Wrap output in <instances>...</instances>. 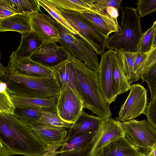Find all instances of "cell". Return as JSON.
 <instances>
[{
    "mask_svg": "<svg viewBox=\"0 0 156 156\" xmlns=\"http://www.w3.org/2000/svg\"><path fill=\"white\" fill-rule=\"evenodd\" d=\"M0 142L13 155L39 156L46 147L28 125L14 115L3 113H0Z\"/></svg>",
    "mask_w": 156,
    "mask_h": 156,
    "instance_id": "obj_1",
    "label": "cell"
},
{
    "mask_svg": "<svg viewBox=\"0 0 156 156\" xmlns=\"http://www.w3.org/2000/svg\"><path fill=\"white\" fill-rule=\"evenodd\" d=\"M0 80L5 83L10 94L19 97L45 98L60 94V90L54 77H32L11 73L1 63Z\"/></svg>",
    "mask_w": 156,
    "mask_h": 156,
    "instance_id": "obj_2",
    "label": "cell"
},
{
    "mask_svg": "<svg viewBox=\"0 0 156 156\" xmlns=\"http://www.w3.org/2000/svg\"><path fill=\"white\" fill-rule=\"evenodd\" d=\"M75 64L84 100L83 108L89 109L103 120L110 118L112 113L110 105L102 94L97 72L90 69L76 58Z\"/></svg>",
    "mask_w": 156,
    "mask_h": 156,
    "instance_id": "obj_3",
    "label": "cell"
},
{
    "mask_svg": "<svg viewBox=\"0 0 156 156\" xmlns=\"http://www.w3.org/2000/svg\"><path fill=\"white\" fill-rule=\"evenodd\" d=\"M121 21L117 31L108 37L105 48L108 50L137 52L138 45L143 34L140 19L136 9L121 6Z\"/></svg>",
    "mask_w": 156,
    "mask_h": 156,
    "instance_id": "obj_4",
    "label": "cell"
},
{
    "mask_svg": "<svg viewBox=\"0 0 156 156\" xmlns=\"http://www.w3.org/2000/svg\"><path fill=\"white\" fill-rule=\"evenodd\" d=\"M57 9L60 14L77 31L78 35L87 42L96 54L105 53L108 39L82 14L75 11Z\"/></svg>",
    "mask_w": 156,
    "mask_h": 156,
    "instance_id": "obj_5",
    "label": "cell"
},
{
    "mask_svg": "<svg viewBox=\"0 0 156 156\" xmlns=\"http://www.w3.org/2000/svg\"><path fill=\"white\" fill-rule=\"evenodd\" d=\"M54 21L60 36L58 42L72 56L83 62L90 69L97 71L100 63L92 48L78 35L71 33L55 20Z\"/></svg>",
    "mask_w": 156,
    "mask_h": 156,
    "instance_id": "obj_6",
    "label": "cell"
},
{
    "mask_svg": "<svg viewBox=\"0 0 156 156\" xmlns=\"http://www.w3.org/2000/svg\"><path fill=\"white\" fill-rule=\"evenodd\" d=\"M122 123L124 137L133 145L151 151L156 144V128L147 120L133 119Z\"/></svg>",
    "mask_w": 156,
    "mask_h": 156,
    "instance_id": "obj_7",
    "label": "cell"
},
{
    "mask_svg": "<svg viewBox=\"0 0 156 156\" xmlns=\"http://www.w3.org/2000/svg\"><path fill=\"white\" fill-rule=\"evenodd\" d=\"M129 90L116 118L121 122L145 114L147 108V90L144 87L139 83L133 84L130 85Z\"/></svg>",
    "mask_w": 156,
    "mask_h": 156,
    "instance_id": "obj_8",
    "label": "cell"
},
{
    "mask_svg": "<svg viewBox=\"0 0 156 156\" xmlns=\"http://www.w3.org/2000/svg\"><path fill=\"white\" fill-rule=\"evenodd\" d=\"M60 90L56 106L58 114L64 121L74 123L84 108L83 104L68 86L64 85Z\"/></svg>",
    "mask_w": 156,
    "mask_h": 156,
    "instance_id": "obj_9",
    "label": "cell"
},
{
    "mask_svg": "<svg viewBox=\"0 0 156 156\" xmlns=\"http://www.w3.org/2000/svg\"><path fill=\"white\" fill-rule=\"evenodd\" d=\"M72 56L64 47L55 42H44L42 46L30 57L33 60L51 69Z\"/></svg>",
    "mask_w": 156,
    "mask_h": 156,
    "instance_id": "obj_10",
    "label": "cell"
},
{
    "mask_svg": "<svg viewBox=\"0 0 156 156\" xmlns=\"http://www.w3.org/2000/svg\"><path fill=\"white\" fill-rule=\"evenodd\" d=\"M115 50H108L101 55L97 71L100 85L102 95L109 105L115 102L113 86V70Z\"/></svg>",
    "mask_w": 156,
    "mask_h": 156,
    "instance_id": "obj_11",
    "label": "cell"
},
{
    "mask_svg": "<svg viewBox=\"0 0 156 156\" xmlns=\"http://www.w3.org/2000/svg\"><path fill=\"white\" fill-rule=\"evenodd\" d=\"M125 137L122 122L112 118L103 120L94 136L95 143L91 153L95 156L101 149L115 140Z\"/></svg>",
    "mask_w": 156,
    "mask_h": 156,
    "instance_id": "obj_12",
    "label": "cell"
},
{
    "mask_svg": "<svg viewBox=\"0 0 156 156\" xmlns=\"http://www.w3.org/2000/svg\"><path fill=\"white\" fill-rule=\"evenodd\" d=\"M75 59V57L72 56L69 59L51 69L53 71L54 78L60 89L64 85L68 86L84 105L76 69Z\"/></svg>",
    "mask_w": 156,
    "mask_h": 156,
    "instance_id": "obj_13",
    "label": "cell"
},
{
    "mask_svg": "<svg viewBox=\"0 0 156 156\" xmlns=\"http://www.w3.org/2000/svg\"><path fill=\"white\" fill-rule=\"evenodd\" d=\"M7 66L11 73L35 77H53L52 69L45 67L30 58H20L12 53L9 56Z\"/></svg>",
    "mask_w": 156,
    "mask_h": 156,
    "instance_id": "obj_14",
    "label": "cell"
},
{
    "mask_svg": "<svg viewBox=\"0 0 156 156\" xmlns=\"http://www.w3.org/2000/svg\"><path fill=\"white\" fill-rule=\"evenodd\" d=\"M32 30L44 42H58L60 39L54 20L43 13L29 15Z\"/></svg>",
    "mask_w": 156,
    "mask_h": 156,
    "instance_id": "obj_15",
    "label": "cell"
},
{
    "mask_svg": "<svg viewBox=\"0 0 156 156\" xmlns=\"http://www.w3.org/2000/svg\"><path fill=\"white\" fill-rule=\"evenodd\" d=\"M28 126L46 147L59 144L63 145L67 138L68 131L64 127L44 126L39 123Z\"/></svg>",
    "mask_w": 156,
    "mask_h": 156,
    "instance_id": "obj_16",
    "label": "cell"
},
{
    "mask_svg": "<svg viewBox=\"0 0 156 156\" xmlns=\"http://www.w3.org/2000/svg\"><path fill=\"white\" fill-rule=\"evenodd\" d=\"M140 149L125 137L118 139L103 147L95 156H146Z\"/></svg>",
    "mask_w": 156,
    "mask_h": 156,
    "instance_id": "obj_17",
    "label": "cell"
},
{
    "mask_svg": "<svg viewBox=\"0 0 156 156\" xmlns=\"http://www.w3.org/2000/svg\"><path fill=\"white\" fill-rule=\"evenodd\" d=\"M130 85L125 74L124 56L121 50H115L113 70V86L115 96L129 90Z\"/></svg>",
    "mask_w": 156,
    "mask_h": 156,
    "instance_id": "obj_18",
    "label": "cell"
},
{
    "mask_svg": "<svg viewBox=\"0 0 156 156\" xmlns=\"http://www.w3.org/2000/svg\"><path fill=\"white\" fill-rule=\"evenodd\" d=\"M58 9L75 11L99 14L107 13L100 9L95 0H49Z\"/></svg>",
    "mask_w": 156,
    "mask_h": 156,
    "instance_id": "obj_19",
    "label": "cell"
},
{
    "mask_svg": "<svg viewBox=\"0 0 156 156\" xmlns=\"http://www.w3.org/2000/svg\"><path fill=\"white\" fill-rule=\"evenodd\" d=\"M103 120L99 116L88 114L83 110L80 116L69 129L66 138L81 133L97 132Z\"/></svg>",
    "mask_w": 156,
    "mask_h": 156,
    "instance_id": "obj_20",
    "label": "cell"
},
{
    "mask_svg": "<svg viewBox=\"0 0 156 156\" xmlns=\"http://www.w3.org/2000/svg\"><path fill=\"white\" fill-rule=\"evenodd\" d=\"M14 31L22 34L33 32L29 15L19 14L0 19V31Z\"/></svg>",
    "mask_w": 156,
    "mask_h": 156,
    "instance_id": "obj_21",
    "label": "cell"
},
{
    "mask_svg": "<svg viewBox=\"0 0 156 156\" xmlns=\"http://www.w3.org/2000/svg\"><path fill=\"white\" fill-rule=\"evenodd\" d=\"M108 39L109 35L112 33L118 31L119 25L117 19L113 18L107 13L99 14L87 13H81Z\"/></svg>",
    "mask_w": 156,
    "mask_h": 156,
    "instance_id": "obj_22",
    "label": "cell"
},
{
    "mask_svg": "<svg viewBox=\"0 0 156 156\" xmlns=\"http://www.w3.org/2000/svg\"><path fill=\"white\" fill-rule=\"evenodd\" d=\"M59 94L45 98H27L10 94L16 107H35L44 109L56 108Z\"/></svg>",
    "mask_w": 156,
    "mask_h": 156,
    "instance_id": "obj_23",
    "label": "cell"
},
{
    "mask_svg": "<svg viewBox=\"0 0 156 156\" xmlns=\"http://www.w3.org/2000/svg\"><path fill=\"white\" fill-rule=\"evenodd\" d=\"M44 41L35 33L30 32L22 34L20 43L12 53L20 58H30L43 44Z\"/></svg>",
    "mask_w": 156,
    "mask_h": 156,
    "instance_id": "obj_24",
    "label": "cell"
},
{
    "mask_svg": "<svg viewBox=\"0 0 156 156\" xmlns=\"http://www.w3.org/2000/svg\"><path fill=\"white\" fill-rule=\"evenodd\" d=\"M43 111L57 112V108L44 109L35 107H16L14 115L29 126L37 123Z\"/></svg>",
    "mask_w": 156,
    "mask_h": 156,
    "instance_id": "obj_25",
    "label": "cell"
},
{
    "mask_svg": "<svg viewBox=\"0 0 156 156\" xmlns=\"http://www.w3.org/2000/svg\"><path fill=\"white\" fill-rule=\"evenodd\" d=\"M96 132H84L66 138L63 146L57 150L58 153L74 151L82 148L92 140Z\"/></svg>",
    "mask_w": 156,
    "mask_h": 156,
    "instance_id": "obj_26",
    "label": "cell"
},
{
    "mask_svg": "<svg viewBox=\"0 0 156 156\" xmlns=\"http://www.w3.org/2000/svg\"><path fill=\"white\" fill-rule=\"evenodd\" d=\"M3 2L23 14L29 15L40 11L38 0H1Z\"/></svg>",
    "mask_w": 156,
    "mask_h": 156,
    "instance_id": "obj_27",
    "label": "cell"
},
{
    "mask_svg": "<svg viewBox=\"0 0 156 156\" xmlns=\"http://www.w3.org/2000/svg\"><path fill=\"white\" fill-rule=\"evenodd\" d=\"M37 123L44 126L62 127L69 129L73 124L63 120L59 116L57 112L51 111H43Z\"/></svg>",
    "mask_w": 156,
    "mask_h": 156,
    "instance_id": "obj_28",
    "label": "cell"
},
{
    "mask_svg": "<svg viewBox=\"0 0 156 156\" xmlns=\"http://www.w3.org/2000/svg\"><path fill=\"white\" fill-rule=\"evenodd\" d=\"M41 5L54 20L67 29L71 33L78 35L77 31L68 23L60 14L57 8L49 0H38Z\"/></svg>",
    "mask_w": 156,
    "mask_h": 156,
    "instance_id": "obj_29",
    "label": "cell"
},
{
    "mask_svg": "<svg viewBox=\"0 0 156 156\" xmlns=\"http://www.w3.org/2000/svg\"><path fill=\"white\" fill-rule=\"evenodd\" d=\"M0 113L14 115L16 107L8 91L5 83L0 81Z\"/></svg>",
    "mask_w": 156,
    "mask_h": 156,
    "instance_id": "obj_30",
    "label": "cell"
},
{
    "mask_svg": "<svg viewBox=\"0 0 156 156\" xmlns=\"http://www.w3.org/2000/svg\"><path fill=\"white\" fill-rule=\"evenodd\" d=\"M124 56V68L125 74L129 84L135 82L133 71L134 65L138 52H131L122 51Z\"/></svg>",
    "mask_w": 156,
    "mask_h": 156,
    "instance_id": "obj_31",
    "label": "cell"
},
{
    "mask_svg": "<svg viewBox=\"0 0 156 156\" xmlns=\"http://www.w3.org/2000/svg\"><path fill=\"white\" fill-rule=\"evenodd\" d=\"M140 79L142 83H147L150 94V100L156 93V62L142 73Z\"/></svg>",
    "mask_w": 156,
    "mask_h": 156,
    "instance_id": "obj_32",
    "label": "cell"
},
{
    "mask_svg": "<svg viewBox=\"0 0 156 156\" xmlns=\"http://www.w3.org/2000/svg\"><path fill=\"white\" fill-rule=\"evenodd\" d=\"M155 26H152L143 33L138 45V52L144 53L150 52L152 49L155 33Z\"/></svg>",
    "mask_w": 156,
    "mask_h": 156,
    "instance_id": "obj_33",
    "label": "cell"
},
{
    "mask_svg": "<svg viewBox=\"0 0 156 156\" xmlns=\"http://www.w3.org/2000/svg\"><path fill=\"white\" fill-rule=\"evenodd\" d=\"M135 4L136 12L141 18L156 12V0H139Z\"/></svg>",
    "mask_w": 156,
    "mask_h": 156,
    "instance_id": "obj_34",
    "label": "cell"
},
{
    "mask_svg": "<svg viewBox=\"0 0 156 156\" xmlns=\"http://www.w3.org/2000/svg\"><path fill=\"white\" fill-rule=\"evenodd\" d=\"M148 54L149 53L138 52L133 68L135 82L138 81L140 79L146 66Z\"/></svg>",
    "mask_w": 156,
    "mask_h": 156,
    "instance_id": "obj_35",
    "label": "cell"
},
{
    "mask_svg": "<svg viewBox=\"0 0 156 156\" xmlns=\"http://www.w3.org/2000/svg\"><path fill=\"white\" fill-rule=\"evenodd\" d=\"M95 143L94 136L90 142L82 148L72 151L62 153L58 152L55 156H91V153Z\"/></svg>",
    "mask_w": 156,
    "mask_h": 156,
    "instance_id": "obj_36",
    "label": "cell"
},
{
    "mask_svg": "<svg viewBox=\"0 0 156 156\" xmlns=\"http://www.w3.org/2000/svg\"><path fill=\"white\" fill-rule=\"evenodd\" d=\"M145 115L148 121L156 128V93L148 104Z\"/></svg>",
    "mask_w": 156,
    "mask_h": 156,
    "instance_id": "obj_37",
    "label": "cell"
},
{
    "mask_svg": "<svg viewBox=\"0 0 156 156\" xmlns=\"http://www.w3.org/2000/svg\"><path fill=\"white\" fill-rule=\"evenodd\" d=\"M23 14L3 2L0 0V19Z\"/></svg>",
    "mask_w": 156,
    "mask_h": 156,
    "instance_id": "obj_38",
    "label": "cell"
},
{
    "mask_svg": "<svg viewBox=\"0 0 156 156\" xmlns=\"http://www.w3.org/2000/svg\"><path fill=\"white\" fill-rule=\"evenodd\" d=\"M122 1V0H95L98 7L103 11H106V8L108 6L114 7L119 11Z\"/></svg>",
    "mask_w": 156,
    "mask_h": 156,
    "instance_id": "obj_39",
    "label": "cell"
},
{
    "mask_svg": "<svg viewBox=\"0 0 156 156\" xmlns=\"http://www.w3.org/2000/svg\"><path fill=\"white\" fill-rule=\"evenodd\" d=\"M63 145L62 144H59L46 147L45 152L39 156H55L58 152L57 150Z\"/></svg>",
    "mask_w": 156,
    "mask_h": 156,
    "instance_id": "obj_40",
    "label": "cell"
},
{
    "mask_svg": "<svg viewBox=\"0 0 156 156\" xmlns=\"http://www.w3.org/2000/svg\"><path fill=\"white\" fill-rule=\"evenodd\" d=\"M155 62H156V47L149 53L146 66L143 72L148 69Z\"/></svg>",
    "mask_w": 156,
    "mask_h": 156,
    "instance_id": "obj_41",
    "label": "cell"
},
{
    "mask_svg": "<svg viewBox=\"0 0 156 156\" xmlns=\"http://www.w3.org/2000/svg\"><path fill=\"white\" fill-rule=\"evenodd\" d=\"M105 10L108 15L113 18L117 19L119 15V11L114 7H108Z\"/></svg>",
    "mask_w": 156,
    "mask_h": 156,
    "instance_id": "obj_42",
    "label": "cell"
},
{
    "mask_svg": "<svg viewBox=\"0 0 156 156\" xmlns=\"http://www.w3.org/2000/svg\"><path fill=\"white\" fill-rule=\"evenodd\" d=\"M0 146V156H12L8 147L1 142Z\"/></svg>",
    "mask_w": 156,
    "mask_h": 156,
    "instance_id": "obj_43",
    "label": "cell"
},
{
    "mask_svg": "<svg viewBox=\"0 0 156 156\" xmlns=\"http://www.w3.org/2000/svg\"><path fill=\"white\" fill-rule=\"evenodd\" d=\"M153 24L155 26V33L152 49L151 51L153 50L156 47V20L154 21Z\"/></svg>",
    "mask_w": 156,
    "mask_h": 156,
    "instance_id": "obj_44",
    "label": "cell"
},
{
    "mask_svg": "<svg viewBox=\"0 0 156 156\" xmlns=\"http://www.w3.org/2000/svg\"><path fill=\"white\" fill-rule=\"evenodd\" d=\"M151 151L153 156H156V144Z\"/></svg>",
    "mask_w": 156,
    "mask_h": 156,
    "instance_id": "obj_45",
    "label": "cell"
},
{
    "mask_svg": "<svg viewBox=\"0 0 156 156\" xmlns=\"http://www.w3.org/2000/svg\"><path fill=\"white\" fill-rule=\"evenodd\" d=\"M146 156H153L152 153L151 151H150L149 153L146 155Z\"/></svg>",
    "mask_w": 156,
    "mask_h": 156,
    "instance_id": "obj_46",
    "label": "cell"
}]
</instances>
